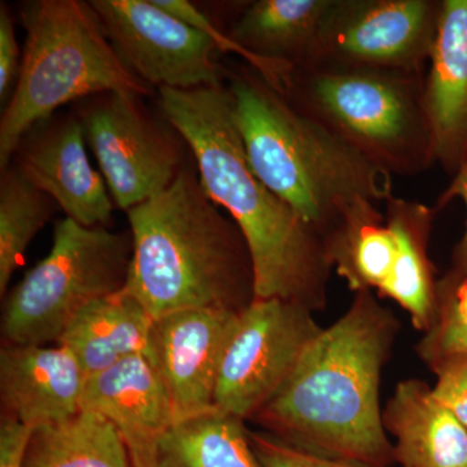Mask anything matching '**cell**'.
I'll list each match as a JSON object with an SVG mask.
<instances>
[{
	"instance_id": "21",
	"label": "cell",
	"mask_w": 467,
	"mask_h": 467,
	"mask_svg": "<svg viewBox=\"0 0 467 467\" xmlns=\"http://www.w3.org/2000/svg\"><path fill=\"white\" fill-rule=\"evenodd\" d=\"M377 202L358 199L325 238L326 252L335 272L353 292L379 294L391 275L398 245L386 214Z\"/></svg>"
},
{
	"instance_id": "16",
	"label": "cell",
	"mask_w": 467,
	"mask_h": 467,
	"mask_svg": "<svg viewBox=\"0 0 467 467\" xmlns=\"http://www.w3.org/2000/svg\"><path fill=\"white\" fill-rule=\"evenodd\" d=\"M436 164L453 177L467 158V0H442L423 81Z\"/></svg>"
},
{
	"instance_id": "20",
	"label": "cell",
	"mask_w": 467,
	"mask_h": 467,
	"mask_svg": "<svg viewBox=\"0 0 467 467\" xmlns=\"http://www.w3.org/2000/svg\"><path fill=\"white\" fill-rule=\"evenodd\" d=\"M384 205L398 254L391 275L378 295L396 301L407 310L414 327L425 334L434 325L438 310L439 279L429 257L430 236L438 212L423 202L396 196Z\"/></svg>"
},
{
	"instance_id": "9",
	"label": "cell",
	"mask_w": 467,
	"mask_h": 467,
	"mask_svg": "<svg viewBox=\"0 0 467 467\" xmlns=\"http://www.w3.org/2000/svg\"><path fill=\"white\" fill-rule=\"evenodd\" d=\"M442 0H334L309 63L425 75Z\"/></svg>"
},
{
	"instance_id": "29",
	"label": "cell",
	"mask_w": 467,
	"mask_h": 467,
	"mask_svg": "<svg viewBox=\"0 0 467 467\" xmlns=\"http://www.w3.org/2000/svg\"><path fill=\"white\" fill-rule=\"evenodd\" d=\"M461 199L465 202L466 207V223L465 232H463L462 238L456 245L451 256V266L448 270L450 275L459 276V278H467V158L462 165L453 175V180L450 186L441 192L436 201L435 211L439 212L447 207L451 202Z\"/></svg>"
},
{
	"instance_id": "22",
	"label": "cell",
	"mask_w": 467,
	"mask_h": 467,
	"mask_svg": "<svg viewBox=\"0 0 467 467\" xmlns=\"http://www.w3.org/2000/svg\"><path fill=\"white\" fill-rule=\"evenodd\" d=\"M23 467H134L116 427L99 413L36 427L27 441Z\"/></svg>"
},
{
	"instance_id": "19",
	"label": "cell",
	"mask_w": 467,
	"mask_h": 467,
	"mask_svg": "<svg viewBox=\"0 0 467 467\" xmlns=\"http://www.w3.org/2000/svg\"><path fill=\"white\" fill-rule=\"evenodd\" d=\"M152 327L142 304L124 288L79 310L57 344L75 355L88 378L137 356L150 362Z\"/></svg>"
},
{
	"instance_id": "23",
	"label": "cell",
	"mask_w": 467,
	"mask_h": 467,
	"mask_svg": "<svg viewBox=\"0 0 467 467\" xmlns=\"http://www.w3.org/2000/svg\"><path fill=\"white\" fill-rule=\"evenodd\" d=\"M244 422L216 408L178 420L160 442L158 467H264Z\"/></svg>"
},
{
	"instance_id": "8",
	"label": "cell",
	"mask_w": 467,
	"mask_h": 467,
	"mask_svg": "<svg viewBox=\"0 0 467 467\" xmlns=\"http://www.w3.org/2000/svg\"><path fill=\"white\" fill-rule=\"evenodd\" d=\"M142 99L104 92L81 100L76 112L112 201L125 212L167 190L186 168L182 137L152 117Z\"/></svg>"
},
{
	"instance_id": "14",
	"label": "cell",
	"mask_w": 467,
	"mask_h": 467,
	"mask_svg": "<svg viewBox=\"0 0 467 467\" xmlns=\"http://www.w3.org/2000/svg\"><path fill=\"white\" fill-rule=\"evenodd\" d=\"M81 409L116 427L134 467H158L160 442L177 422L161 378L143 356L88 377Z\"/></svg>"
},
{
	"instance_id": "1",
	"label": "cell",
	"mask_w": 467,
	"mask_h": 467,
	"mask_svg": "<svg viewBox=\"0 0 467 467\" xmlns=\"http://www.w3.org/2000/svg\"><path fill=\"white\" fill-rule=\"evenodd\" d=\"M400 324L374 291L313 340L275 395L251 418L292 447L376 467H393L380 410V382Z\"/></svg>"
},
{
	"instance_id": "15",
	"label": "cell",
	"mask_w": 467,
	"mask_h": 467,
	"mask_svg": "<svg viewBox=\"0 0 467 467\" xmlns=\"http://www.w3.org/2000/svg\"><path fill=\"white\" fill-rule=\"evenodd\" d=\"M88 382L84 368L60 344H5L0 350L3 417L36 429L81 410Z\"/></svg>"
},
{
	"instance_id": "24",
	"label": "cell",
	"mask_w": 467,
	"mask_h": 467,
	"mask_svg": "<svg viewBox=\"0 0 467 467\" xmlns=\"http://www.w3.org/2000/svg\"><path fill=\"white\" fill-rule=\"evenodd\" d=\"M57 202L36 189L14 164L0 177V295L26 261L27 247L50 220Z\"/></svg>"
},
{
	"instance_id": "11",
	"label": "cell",
	"mask_w": 467,
	"mask_h": 467,
	"mask_svg": "<svg viewBox=\"0 0 467 467\" xmlns=\"http://www.w3.org/2000/svg\"><path fill=\"white\" fill-rule=\"evenodd\" d=\"M90 5L125 66L150 88L225 85L216 43L155 0H90Z\"/></svg>"
},
{
	"instance_id": "10",
	"label": "cell",
	"mask_w": 467,
	"mask_h": 467,
	"mask_svg": "<svg viewBox=\"0 0 467 467\" xmlns=\"http://www.w3.org/2000/svg\"><path fill=\"white\" fill-rule=\"evenodd\" d=\"M313 312L282 299H254L239 312L218 374L214 408L250 420L285 382L322 333Z\"/></svg>"
},
{
	"instance_id": "3",
	"label": "cell",
	"mask_w": 467,
	"mask_h": 467,
	"mask_svg": "<svg viewBox=\"0 0 467 467\" xmlns=\"http://www.w3.org/2000/svg\"><path fill=\"white\" fill-rule=\"evenodd\" d=\"M196 171L186 165L167 190L126 211L133 257L125 290L153 321L187 309L242 312L254 300L244 235Z\"/></svg>"
},
{
	"instance_id": "28",
	"label": "cell",
	"mask_w": 467,
	"mask_h": 467,
	"mask_svg": "<svg viewBox=\"0 0 467 467\" xmlns=\"http://www.w3.org/2000/svg\"><path fill=\"white\" fill-rule=\"evenodd\" d=\"M20 48L7 5L0 7V101L9 100L20 75Z\"/></svg>"
},
{
	"instance_id": "30",
	"label": "cell",
	"mask_w": 467,
	"mask_h": 467,
	"mask_svg": "<svg viewBox=\"0 0 467 467\" xmlns=\"http://www.w3.org/2000/svg\"><path fill=\"white\" fill-rule=\"evenodd\" d=\"M33 429L12 418L2 417L0 423V467H23L27 441Z\"/></svg>"
},
{
	"instance_id": "5",
	"label": "cell",
	"mask_w": 467,
	"mask_h": 467,
	"mask_svg": "<svg viewBox=\"0 0 467 467\" xmlns=\"http://www.w3.org/2000/svg\"><path fill=\"white\" fill-rule=\"evenodd\" d=\"M26 47L17 84L0 119V168L21 138L72 101L104 92L147 98L152 88L125 66L90 2L33 0L20 9Z\"/></svg>"
},
{
	"instance_id": "6",
	"label": "cell",
	"mask_w": 467,
	"mask_h": 467,
	"mask_svg": "<svg viewBox=\"0 0 467 467\" xmlns=\"http://www.w3.org/2000/svg\"><path fill=\"white\" fill-rule=\"evenodd\" d=\"M425 75L368 67H294L281 94L391 175L436 164L423 103Z\"/></svg>"
},
{
	"instance_id": "13",
	"label": "cell",
	"mask_w": 467,
	"mask_h": 467,
	"mask_svg": "<svg viewBox=\"0 0 467 467\" xmlns=\"http://www.w3.org/2000/svg\"><path fill=\"white\" fill-rule=\"evenodd\" d=\"M238 316L187 309L153 321L150 364L167 389L177 422L214 408L218 374Z\"/></svg>"
},
{
	"instance_id": "26",
	"label": "cell",
	"mask_w": 467,
	"mask_h": 467,
	"mask_svg": "<svg viewBox=\"0 0 467 467\" xmlns=\"http://www.w3.org/2000/svg\"><path fill=\"white\" fill-rule=\"evenodd\" d=\"M250 438L254 453L264 467H376L310 453L264 431L250 430Z\"/></svg>"
},
{
	"instance_id": "17",
	"label": "cell",
	"mask_w": 467,
	"mask_h": 467,
	"mask_svg": "<svg viewBox=\"0 0 467 467\" xmlns=\"http://www.w3.org/2000/svg\"><path fill=\"white\" fill-rule=\"evenodd\" d=\"M334 0H257L227 32L239 57L282 92L294 67L306 66Z\"/></svg>"
},
{
	"instance_id": "25",
	"label": "cell",
	"mask_w": 467,
	"mask_h": 467,
	"mask_svg": "<svg viewBox=\"0 0 467 467\" xmlns=\"http://www.w3.org/2000/svg\"><path fill=\"white\" fill-rule=\"evenodd\" d=\"M416 349L427 367L447 356H467V278L448 272L439 278L435 322Z\"/></svg>"
},
{
	"instance_id": "18",
	"label": "cell",
	"mask_w": 467,
	"mask_h": 467,
	"mask_svg": "<svg viewBox=\"0 0 467 467\" xmlns=\"http://www.w3.org/2000/svg\"><path fill=\"white\" fill-rule=\"evenodd\" d=\"M382 420L395 438L396 463L401 467H467L466 427L422 380L399 383Z\"/></svg>"
},
{
	"instance_id": "4",
	"label": "cell",
	"mask_w": 467,
	"mask_h": 467,
	"mask_svg": "<svg viewBox=\"0 0 467 467\" xmlns=\"http://www.w3.org/2000/svg\"><path fill=\"white\" fill-rule=\"evenodd\" d=\"M225 85L251 168L324 242L353 202L393 196L391 174L295 109L252 67L225 69Z\"/></svg>"
},
{
	"instance_id": "7",
	"label": "cell",
	"mask_w": 467,
	"mask_h": 467,
	"mask_svg": "<svg viewBox=\"0 0 467 467\" xmlns=\"http://www.w3.org/2000/svg\"><path fill=\"white\" fill-rule=\"evenodd\" d=\"M131 257L130 233L85 227L67 217L58 221L50 254L8 294L3 337L20 346L57 344L79 310L124 290Z\"/></svg>"
},
{
	"instance_id": "27",
	"label": "cell",
	"mask_w": 467,
	"mask_h": 467,
	"mask_svg": "<svg viewBox=\"0 0 467 467\" xmlns=\"http://www.w3.org/2000/svg\"><path fill=\"white\" fill-rule=\"evenodd\" d=\"M436 382L432 393L467 429V356H447L429 365Z\"/></svg>"
},
{
	"instance_id": "2",
	"label": "cell",
	"mask_w": 467,
	"mask_h": 467,
	"mask_svg": "<svg viewBox=\"0 0 467 467\" xmlns=\"http://www.w3.org/2000/svg\"><path fill=\"white\" fill-rule=\"evenodd\" d=\"M158 94L162 116L192 150L205 193L244 235L254 264V299L324 310L334 270L324 239L251 168L226 85L162 88Z\"/></svg>"
},
{
	"instance_id": "12",
	"label": "cell",
	"mask_w": 467,
	"mask_h": 467,
	"mask_svg": "<svg viewBox=\"0 0 467 467\" xmlns=\"http://www.w3.org/2000/svg\"><path fill=\"white\" fill-rule=\"evenodd\" d=\"M86 146L76 113L54 115L21 138L11 164L69 220L85 227H109L115 202L103 175L91 167Z\"/></svg>"
}]
</instances>
